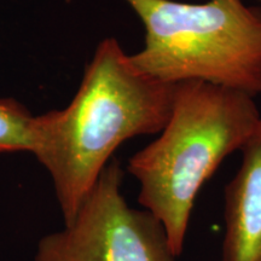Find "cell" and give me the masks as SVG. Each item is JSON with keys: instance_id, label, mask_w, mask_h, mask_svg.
Returning a JSON list of instances; mask_svg holds the SVG:
<instances>
[{"instance_id": "1", "label": "cell", "mask_w": 261, "mask_h": 261, "mask_svg": "<svg viewBox=\"0 0 261 261\" xmlns=\"http://www.w3.org/2000/svg\"><path fill=\"white\" fill-rule=\"evenodd\" d=\"M173 98L174 85L142 73L115 38H106L69 106L35 116L32 154L50 174L64 224L122 143L161 133Z\"/></svg>"}, {"instance_id": "2", "label": "cell", "mask_w": 261, "mask_h": 261, "mask_svg": "<svg viewBox=\"0 0 261 261\" xmlns=\"http://www.w3.org/2000/svg\"><path fill=\"white\" fill-rule=\"evenodd\" d=\"M254 97L203 81L174 85L161 135L129 159L139 203L160 220L173 253L184 250L196 197L220 163L240 151L259 125Z\"/></svg>"}, {"instance_id": "3", "label": "cell", "mask_w": 261, "mask_h": 261, "mask_svg": "<svg viewBox=\"0 0 261 261\" xmlns=\"http://www.w3.org/2000/svg\"><path fill=\"white\" fill-rule=\"evenodd\" d=\"M145 29L129 55L137 69L162 83L203 81L261 94V8L242 0H125Z\"/></svg>"}, {"instance_id": "4", "label": "cell", "mask_w": 261, "mask_h": 261, "mask_svg": "<svg viewBox=\"0 0 261 261\" xmlns=\"http://www.w3.org/2000/svg\"><path fill=\"white\" fill-rule=\"evenodd\" d=\"M122 179L113 160L73 220L39 240L34 261H177L160 220L127 203Z\"/></svg>"}, {"instance_id": "5", "label": "cell", "mask_w": 261, "mask_h": 261, "mask_svg": "<svg viewBox=\"0 0 261 261\" xmlns=\"http://www.w3.org/2000/svg\"><path fill=\"white\" fill-rule=\"evenodd\" d=\"M240 151L242 162L225 188L223 261H261V120Z\"/></svg>"}, {"instance_id": "6", "label": "cell", "mask_w": 261, "mask_h": 261, "mask_svg": "<svg viewBox=\"0 0 261 261\" xmlns=\"http://www.w3.org/2000/svg\"><path fill=\"white\" fill-rule=\"evenodd\" d=\"M34 120L35 115L17 100L0 98V154L32 152Z\"/></svg>"}, {"instance_id": "7", "label": "cell", "mask_w": 261, "mask_h": 261, "mask_svg": "<svg viewBox=\"0 0 261 261\" xmlns=\"http://www.w3.org/2000/svg\"><path fill=\"white\" fill-rule=\"evenodd\" d=\"M260 2H261V0H260Z\"/></svg>"}]
</instances>
